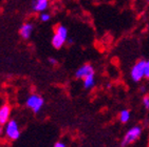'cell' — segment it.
<instances>
[{"label":"cell","mask_w":149,"mask_h":147,"mask_svg":"<svg viewBox=\"0 0 149 147\" xmlns=\"http://www.w3.org/2000/svg\"><path fill=\"white\" fill-rule=\"evenodd\" d=\"M4 133H6V136L10 140H13V141L18 140L20 138V129L17 121L16 120H10L6 124Z\"/></svg>","instance_id":"5"},{"label":"cell","mask_w":149,"mask_h":147,"mask_svg":"<svg viewBox=\"0 0 149 147\" xmlns=\"http://www.w3.org/2000/svg\"><path fill=\"white\" fill-rule=\"evenodd\" d=\"M140 89H141V91H142V93H145V91H146V86H145V85H142Z\"/></svg>","instance_id":"17"},{"label":"cell","mask_w":149,"mask_h":147,"mask_svg":"<svg viewBox=\"0 0 149 147\" xmlns=\"http://www.w3.org/2000/svg\"><path fill=\"white\" fill-rule=\"evenodd\" d=\"M142 136V127L139 125L132 126L129 129L127 130L126 133L124 135L123 139H122V143L120 145L123 147H127L129 145L133 144L134 142H136Z\"/></svg>","instance_id":"2"},{"label":"cell","mask_w":149,"mask_h":147,"mask_svg":"<svg viewBox=\"0 0 149 147\" xmlns=\"http://www.w3.org/2000/svg\"><path fill=\"white\" fill-rule=\"evenodd\" d=\"M49 6V0H32L31 8L34 12L42 13Z\"/></svg>","instance_id":"7"},{"label":"cell","mask_w":149,"mask_h":147,"mask_svg":"<svg viewBox=\"0 0 149 147\" xmlns=\"http://www.w3.org/2000/svg\"><path fill=\"white\" fill-rule=\"evenodd\" d=\"M145 66H146V60H139L134 63L130 71V78L133 82L139 83L143 79H145Z\"/></svg>","instance_id":"3"},{"label":"cell","mask_w":149,"mask_h":147,"mask_svg":"<svg viewBox=\"0 0 149 147\" xmlns=\"http://www.w3.org/2000/svg\"><path fill=\"white\" fill-rule=\"evenodd\" d=\"M130 118H131V113L129 109H122L118 113V120L123 124L128 123L130 121Z\"/></svg>","instance_id":"11"},{"label":"cell","mask_w":149,"mask_h":147,"mask_svg":"<svg viewBox=\"0 0 149 147\" xmlns=\"http://www.w3.org/2000/svg\"><path fill=\"white\" fill-rule=\"evenodd\" d=\"M95 74H92L90 76L83 79V85L86 89H91L95 86Z\"/></svg>","instance_id":"10"},{"label":"cell","mask_w":149,"mask_h":147,"mask_svg":"<svg viewBox=\"0 0 149 147\" xmlns=\"http://www.w3.org/2000/svg\"><path fill=\"white\" fill-rule=\"evenodd\" d=\"M2 133H3V125L0 123V135H1Z\"/></svg>","instance_id":"18"},{"label":"cell","mask_w":149,"mask_h":147,"mask_svg":"<svg viewBox=\"0 0 149 147\" xmlns=\"http://www.w3.org/2000/svg\"><path fill=\"white\" fill-rule=\"evenodd\" d=\"M33 30H34V26H33V24H32V23H30V22H26V23H23L22 25L20 26L19 34L24 40L30 39V37H31L32 33H33Z\"/></svg>","instance_id":"9"},{"label":"cell","mask_w":149,"mask_h":147,"mask_svg":"<svg viewBox=\"0 0 149 147\" xmlns=\"http://www.w3.org/2000/svg\"><path fill=\"white\" fill-rule=\"evenodd\" d=\"M48 61H49V63L51 65H56L57 64V60L55 59V58H49V60H48Z\"/></svg>","instance_id":"16"},{"label":"cell","mask_w":149,"mask_h":147,"mask_svg":"<svg viewBox=\"0 0 149 147\" xmlns=\"http://www.w3.org/2000/svg\"><path fill=\"white\" fill-rule=\"evenodd\" d=\"M53 147H67V145L63 143V142H61V141H58V142H56L54 144V146Z\"/></svg>","instance_id":"15"},{"label":"cell","mask_w":149,"mask_h":147,"mask_svg":"<svg viewBox=\"0 0 149 147\" xmlns=\"http://www.w3.org/2000/svg\"><path fill=\"white\" fill-rule=\"evenodd\" d=\"M142 104L146 109H149V95H145L142 99Z\"/></svg>","instance_id":"13"},{"label":"cell","mask_w":149,"mask_h":147,"mask_svg":"<svg viewBox=\"0 0 149 147\" xmlns=\"http://www.w3.org/2000/svg\"><path fill=\"white\" fill-rule=\"evenodd\" d=\"M68 38H69V36H68V28L65 25H63V24H59V25L56 26L55 33L53 35V37H52V45L56 49H59V48H61L65 45Z\"/></svg>","instance_id":"1"},{"label":"cell","mask_w":149,"mask_h":147,"mask_svg":"<svg viewBox=\"0 0 149 147\" xmlns=\"http://www.w3.org/2000/svg\"><path fill=\"white\" fill-rule=\"evenodd\" d=\"M26 107L33 111L34 113H38L40 110L42 109L43 105H45V99L39 95L33 93L31 96L28 97V99L26 101Z\"/></svg>","instance_id":"4"},{"label":"cell","mask_w":149,"mask_h":147,"mask_svg":"<svg viewBox=\"0 0 149 147\" xmlns=\"http://www.w3.org/2000/svg\"><path fill=\"white\" fill-rule=\"evenodd\" d=\"M145 78L149 79V60H146V66H145Z\"/></svg>","instance_id":"14"},{"label":"cell","mask_w":149,"mask_h":147,"mask_svg":"<svg viewBox=\"0 0 149 147\" xmlns=\"http://www.w3.org/2000/svg\"><path fill=\"white\" fill-rule=\"evenodd\" d=\"M10 116H11V106L9 104H3L0 107V123L1 124H6L10 121Z\"/></svg>","instance_id":"8"},{"label":"cell","mask_w":149,"mask_h":147,"mask_svg":"<svg viewBox=\"0 0 149 147\" xmlns=\"http://www.w3.org/2000/svg\"><path fill=\"white\" fill-rule=\"evenodd\" d=\"M147 1H148V2H149V0H147Z\"/></svg>","instance_id":"19"},{"label":"cell","mask_w":149,"mask_h":147,"mask_svg":"<svg viewBox=\"0 0 149 147\" xmlns=\"http://www.w3.org/2000/svg\"><path fill=\"white\" fill-rule=\"evenodd\" d=\"M39 19L41 22H48L50 19H51V15L49 13H46V12H42L39 16Z\"/></svg>","instance_id":"12"},{"label":"cell","mask_w":149,"mask_h":147,"mask_svg":"<svg viewBox=\"0 0 149 147\" xmlns=\"http://www.w3.org/2000/svg\"><path fill=\"white\" fill-rule=\"evenodd\" d=\"M92 74H95L94 67L91 64H84L80 67H78L75 71V77L77 79H85L86 77L90 76Z\"/></svg>","instance_id":"6"}]
</instances>
